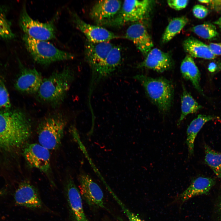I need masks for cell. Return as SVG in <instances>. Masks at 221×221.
<instances>
[{
    "mask_svg": "<svg viewBox=\"0 0 221 221\" xmlns=\"http://www.w3.org/2000/svg\"><path fill=\"white\" fill-rule=\"evenodd\" d=\"M32 126L19 110H0V150L10 152L23 146L30 138Z\"/></svg>",
    "mask_w": 221,
    "mask_h": 221,
    "instance_id": "6da1fadb",
    "label": "cell"
},
{
    "mask_svg": "<svg viewBox=\"0 0 221 221\" xmlns=\"http://www.w3.org/2000/svg\"><path fill=\"white\" fill-rule=\"evenodd\" d=\"M75 77L73 71L69 67L53 72L43 79L36 94L37 100L53 107H59L66 99Z\"/></svg>",
    "mask_w": 221,
    "mask_h": 221,
    "instance_id": "7a4b0ae2",
    "label": "cell"
},
{
    "mask_svg": "<svg viewBox=\"0 0 221 221\" xmlns=\"http://www.w3.org/2000/svg\"><path fill=\"white\" fill-rule=\"evenodd\" d=\"M134 78L141 83L148 98L160 112L165 114L169 111L174 95L171 81L163 77L153 78L143 74L137 75Z\"/></svg>",
    "mask_w": 221,
    "mask_h": 221,
    "instance_id": "3957f363",
    "label": "cell"
},
{
    "mask_svg": "<svg viewBox=\"0 0 221 221\" xmlns=\"http://www.w3.org/2000/svg\"><path fill=\"white\" fill-rule=\"evenodd\" d=\"M67 124L66 118L61 113H53L45 116L37 127L39 144L49 150L59 148Z\"/></svg>",
    "mask_w": 221,
    "mask_h": 221,
    "instance_id": "277c9868",
    "label": "cell"
},
{
    "mask_svg": "<svg viewBox=\"0 0 221 221\" xmlns=\"http://www.w3.org/2000/svg\"><path fill=\"white\" fill-rule=\"evenodd\" d=\"M26 49L36 63L43 65L73 59L71 53L60 50L47 41L33 39L25 34L22 37Z\"/></svg>",
    "mask_w": 221,
    "mask_h": 221,
    "instance_id": "5b68a950",
    "label": "cell"
},
{
    "mask_svg": "<svg viewBox=\"0 0 221 221\" xmlns=\"http://www.w3.org/2000/svg\"><path fill=\"white\" fill-rule=\"evenodd\" d=\"M56 14L50 21L43 23L35 20L28 14L24 4L21 11L19 23L25 34L35 40L47 41L56 38V30L55 22Z\"/></svg>",
    "mask_w": 221,
    "mask_h": 221,
    "instance_id": "8992f818",
    "label": "cell"
},
{
    "mask_svg": "<svg viewBox=\"0 0 221 221\" xmlns=\"http://www.w3.org/2000/svg\"><path fill=\"white\" fill-rule=\"evenodd\" d=\"M151 1L148 0L124 1L117 15L107 25L118 27L142 20L148 12Z\"/></svg>",
    "mask_w": 221,
    "mask_h": 221,
    "instance_id": "52a82bcc",
    "label": "cell"
},
{
    "mask_svg": "<svg viewBox=\"0 0 221 221\" xmlns=\"http://www.w3.org/2000/svg\"><path fill=\"white\" fill-rule=\"evenodd\" d=\"M23 155L29 166L37 169L47 175L51 169L49 150L39 144L28 143L25 146Z\"/></svg>",
    "mask_w": 221,
    "mask_h": 221,
    "instance_id": "ba28073f",
    "label": "cell"
},
{
    "mask_svg": "<svg viewBox=\"0 0 221 221\" xmlns=\"http://www.w3.org/2000/svg\"><path fill=\"white\" fill-rule=\"evenodd\" d=\"M78 179L80 195L87 203L90 206L104 208V195L99 185L84 172L79 174Z\"/></svg>",
    "mask_w": 221,
    "mask_h": 221,
    "instance_id": "9c48e42d",
    "label": "cell"
},
{
    "mask_svg": "<svg viewBox=\"0 0 221 221\" xmlns=\"http://www.w3.org/2000/svg\"><path fill=\"white\" fill-rule=\"evenodd\" d=\"M71 14L75 26L85 36L89 42L93 43L109 42L119 37L104 27L86 22L75 12H72Z\"/></svg>",
    "mask_w": 221,
    "mask_h": 221,
    "instance_id": "30bf717a",
    "label": "cell"
},
{
    "mask_svg": "<svg viewBox=\"0 0 221 221\" xmlns=\"http://www.w3.org/2000/svg\"><path fill=\"white\" fill-rule=\"evenodd\" d=\"M122 60L120 48L114 45L97 71L92 75L89 94L91 95L95 86L101 80L110 75L120 65Z\"/></svg>",
    "mask_w": 221,
    "mask_h": 221,
    "instance_id": "8fae6325",
    "label": "cell"
},
{
    "mask_svg": "<svg viewBox=\"0 0 221 221\" xmlns=\"http://www.w3.org/2000/svg\"><path fill=\"white\" fill-rule=\"evenodd\" d=\"M122 5L119 0L98 1L91 9L90 17L98 24L107 25L117 15Z\"/></svg>",
    "mask_w": 221,
    "mask_h": 221,
    "instance_id": "7c38bea8",
    "label": "cell"
},
{
    "mask_svg": "<svg viewBox=\"0 0 221 221\" xmlns=\"http://www.w3.org/2000/svg\"><path fill=\"white\" fill-rule=\"evenodd\" d=\"M43 79L41 73L35 68H26L21 64L14 86L17 91L21 93L28 94H36Z\"/></svg>",
    "mask_w": 221,
    "mask_h": 221,
    "instance_id": "4fadbf2b",
    "label": "cell"
},
{
    "mask_svg": "<svg viewBox=\"0 0 221 221\" xmlns=\"http://www.w3.org/2000/svg\"><path fill=\"white\" fill-rule=\"evenodd\" d=\"M15 203L18 206L32 209H40L43 204L37 188L29 182L21 183L14 195Z\"/></svg>",
    "mask_w": 221,
    "mask_h": 221,
    "instance_id": "5bb4252c",
    "label": "cell"
},
{
    "mask_svg": "<svg viewBox=\"0 0 221 221\" xmlns=\"http://www.w3.org/2000/svg\"><path fill=\"white\" fill-rule=\"evenodd\" d=\"M64 190L70 214L72 221H89L85 214L81 195L71 177L66 180Z\"/></svg>",
    "mask_w": 221,
    "mask_h": 221,
    "instance_id": "9a60e30c",
    "label": "cell"
},
{
    "mask_svg": "<svg viewBox=\"0 0 221 221\" xmlns=\"http://www.w3.org/2000/svg\"><path fill=\"white\" fill-rule=\"evenodd\" d=\"M114 45L109 42L93 43L87 41L85 47V56L94 74L102 64Z\"/></svg>",
    "mask_w": 221,
    "mask_h": 221,
    "instance_id": "2e32d148",
    "label": "cell"
},
{
    "mask_svg": "<svg viewBox=\"0 0 221 221\" xmlns=\"http://www.w3.org/2000/svg\"><path fill=\"white\" fill-rule=\"evenodd\" d=\"M124 37L131 41L145 56L153 46L152 38L145 28L139 22H136L130 25Z\"/></svg>",
    "mask_w": 221,
    "mask_h": 221,
    "instance_id": "e0dca14e",
    "label": "cell"
},
{
    "mask_svg": "<svg viewBox=\"0 0 221 221\" xmlns=\"http://www.w3.org/2000/svg\"><path fill=\"white\" fill-rule=\"evenodd\" d=\"M173 65V61L169 53L154 48L148 52L144 60L139 64L138 67L162 73L171 69Z\"/></svg>",
    "mask_w": 221,
    "mask_h": 221,
    "instance_id": "ac0fdd59",
    "label": "cell"
},
{
    "mask_svg": "<svg viewBox=\"0 0 221 221\" xmlns=\"http://www.w3.org/2000/svg\"><path fill=\"white\" fill-rule=\"evenodd\" d=\"M215 183V179L211 177L200 176L196 178L180 194V199L184 202L193 197L206 194Z\"/></svg>",
    "mask_w": 221,
    "mask_h": 221,
    "instance_id": "d6986e66",
    "label": "cell"
},
{
    "mask_svg": "<svg viewBox=\"0 0 221 221\" xmlns=\"http://www.w3.org/2000/svg\"><path fill=\"white\" fill-rule=\"evenodd\" d=\"M185 52L192 57L212 60L216 56L211 52L207 45L192 37L185 39L183 43Z\"/></svg>",
    "mask_w": 221,
    "mask_h": 221,
    "instance_id": "ffe728a7",
    "label": "cell"
},
{
    "mask_svg": "<svg viewBox=\"0 0 221 221\" xmlns=\"http://www.w3.org/2000/svg\"><path fill=\"white\" fill-rule=\"evenodd\" d=\"M218 118V117L214 115L200 114L198 115L190 122L187 129L186 140L188 157L193 154L195 138L203 126L209 121Z\"/></svg>",
    "mask_w": 221,
    "mask_h": 221,
    "instance_id": "44dd1931",
    "label": "cell"
},
{
    "mask_svg": "<svg viewBox=\"0 0 221 221\" xmlns=\"http://www.w3.org/2000/svg\"><path fill=\"white\" fill-rule=\"evenodd\" d=\"M180 70L184 78L190 81L197 91L203 95L200 84V73L192 57L189 55L186 56L181 64Z\"/></svg>",
    "mask_w": 221,
    "mask_h": 221,
    "instance_id": "7402d4cb",
    "label": "cell"
},
{
    "mask_svg": "<svg viewBox=\"0 0 221 221\" xmlns=\"http://www.w3.org/2000/svg\"><path fill=\"white\" fill-rule=\"evenodd\" d=\"M183 91L181 98V113L177 122L179 125L188 114L194 113L200 110L202 107L199 105L182 84Z\"/></svg>",
    "mask_w": 221,
    "mask_h": 221,
    "instance_id": "603a6c76",
    "label": "cell"
},
{
    "mask_svg": "<svg viewBox=\"0 0 221 221\" xmlns=\"http://www.w3.org/2000/svg\"><path fill=\"white\" fill-rule=\"evenodd\" d=\"M188 21V19L185 16L174 18L171 20L163 35L162 42L165 43L170 41L180 32Z\"/></svg>",
    "mask_w": 221,
    "mask_h": 221,
    "instance_id": "cb8c5ba5",
    "label": "cell"
},
{
    "mask_svg": "<svg viewBox=\"0 0 221 221\" xmlns=\"http://www.w3.org/2000/svg\"><path fill=\"white\" fill-rule=\"evenodd\" d=\"M204 149L205 162L215 175L221 179V152L214 150L206 144Z\"/></svg>",
    "mask_w": 221,
    "mask_h": 221,
    "instance_id": "d4e9b609",
    "label": "cell"
},
{
    "mask_svg": "<svg viewBox=\"0 0 221 221\" xmlns=\"http://www.w3.org/2000/svg\"><path fill=\"white\" fill-rule=\"evenodd\" d=\"M9 8L5 5H0V38L6 40L15 37L11 29V23L7 17Z\"/></svg>",
    "mask_w": 221,
    "mask_h": 221,
    "instance_id": "484cf974",
    "label": "cell"
},
{
    "mask_svg": "<svg viewBox=\"0 0 221 221\" xmlns=\"http://www.w3.org/2000/svg\"><path fill=\"white\" fill-rule=\"evenodd\" d=\"M191 30L198 36L208 40L214 39L219 35L216 26L209 22H206L194 26Z\"/></svg>",
    "mask_w": 221,
    "mask_h": 221,
    "instance_id": "4316f807",
    "label": "cell"
},
{
    "mask_svg": "<svg viewBox=\"0 0 221 221\" xmlns=\"http://www.w3.org/2000/svg\"><path fill=\"white\" fill-rule=\"evenodd\" d=\"M11 106L8 91L2 79L0 77V109H10Z\"/></svg>",
    "mask_w": 221,
    "mask_h": 221,
    "instance_id": "83f0119b",
    "label": "cell"
},
{
    "mask_svg": "<svg viewBox=\"0 0 221 221\" xmlns=\"http://www.w3.org/2000/svg\"><path fill=\"white\" fill-rule=\"evenodd\" d=\"M208 9L205 6L200 5H196L192 9V13L195 17L199 19L204 18L207 15Z\"/></svg>",
    "mask_w": 221,
    "mask_h": 221,
    "instance_id": "f1b7e54d",
    "label": "cell"
},
{
    "mask_svg": "<svg viewBox=\"0 0 221 221\" xmlns=\"http://www.w3.org/2000/svg\"><path fill=\"white\" fill-rule=\"evenodd\" d=\"M188 0H169L167 1L169 6L171 8L177 10L185 8L188 3Z\"/></svg>",
    "mask_w": 221,
    "mask_h": 221,
    "instance_id": "f546056e",
    "label": "cell"
},
{
    "mask_svg": "<svg viewBox=\"0 0 221 221\" xmlns=\"http://www.w3.org/2000/svg\"><path fill=\"white\" fill-rule=\"evenodd\" d=\"M208 46L211 52L215 56L221 55V43H211Z\"/></svg>",
    "mask_w": 221,
    "mask_h": 221,
    "instance_id": "4dcf8cb0",
    "label": "cell"
},
{
    "mask_svg": "<svg viewBox=\"0 0 221 221\" xmlns=\"http://www.w3.org/2000/svg\"><path fill=\"white\" fill-rule=\"evenodd\" d=\"M208 4L213 10L218 11L221 10V0H210Z\"/></svg>",
    "mask_w": 221,
    "mask_h": 221,
    "instance_id": "1f68e13d",
    "label": "cell"
},
{
    "mask_svg": "<svg viewBox=\"0 0 221 221\" xmlns=\"http://www.w3.org/2000/svg\"><path fill=\"white\" fill-rule=\"evenodd\" d=\"M217 68V65L214 62L210 63L208 66V70L212 72H216Z\"/></svg>",
    "mask_w": 221,
    "mask_h": 221,
    "instance_id": "d6a6232c",
    "label": "cell"
},
{
    "mask_svg": "<svg viewBox=\"0 0 221 221\" xmlns=\"http://www.w3.org/2000/svg\"><path fill=\"white\" fill-rule=\"evenodd\" d=\"M213 23L218 25L221 29V16L218 20L213 22Z\"/></svg>",
    "mask_w": 221,
    "mask_h": 221,
    "instance_id": "836d02e7",
    "label": "cell"
},
{
    "mask_svg": "<svg viewBox=\"0 0 221 221\" xmlns=\"http://www.w3.org/2000/svg\"><path fill=\"white\" fill-rule=\"evenodd\" d=\"M198 1L200 3L208 4L210 2V0H198Z\"/></svg>",
    "mask_w": 221,
    "mask_h": 221,
    "instance_id": "e575fe53",
    "label": "cell"
},
{
    "mask_svg": "<svg viewBox=\"0 0 221 221\" xmlns=\"http://www.w3.org/2000/svg\"><path fill=\"white\" fill-rule=\"evenodd\" d=\"M221 71V62L217 65V68L216 72H219Z\"/></svg>",
    "mask_w": 221,
    "mask_h": 221,
    "instance_id": "d590c367",
    "label": "cell"
}]
</instances>
